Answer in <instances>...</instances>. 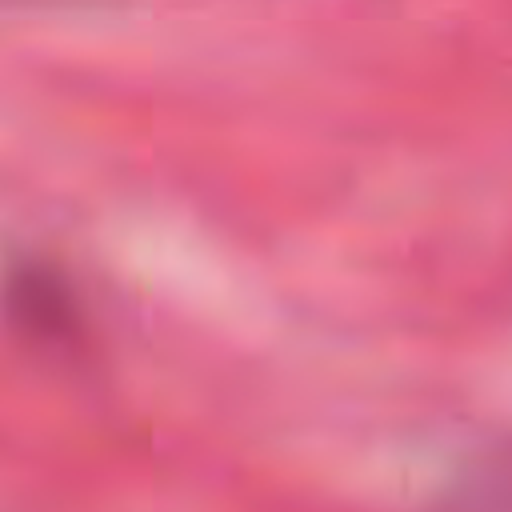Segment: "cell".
Listing matches in <instances>:
<instances>
[{
	"label": "cell",
	"mask_w": 512,
	"mask_h": 512,
	"mask_svg": "<svg viewBox=\"0 0 512 512\" xmlns=\"http://www.w3.org/2000/svg\"><path fill=\"white\" fill-rule=\"evenodd\" d=\"M8 316L40 340H68L80 328V300L68 284V276L44 260H16L4 272L0 292Z\"/></svg>",
	"instance_id": "6da1fadb"
}]
</instances>
